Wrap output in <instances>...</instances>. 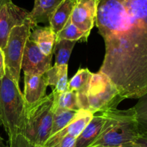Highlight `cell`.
<instances>
[{"mask_svg":"<svg viewBox=\"0 0 147 147\" xmlns=\"http://www.w3.org/2000/svg\"><path fill=\"white\" fill-rule=\"evenodd\" d=\"M106 53L99 71L125 99L147 93V0H98L96 23Z\"/></svg>","mask_w":147,"mask_h":147,"instance_id":"1","label":"cell"},{"mask_svg":"<svg viewBox=\"0 0 147 147\" xmlns=\"http://www.w3.org/2000/svg\"><path fill=\"white\" fill-rule=\"evenodd\" d=\"M27 107L19 84L5 75L0 80V125L8 139L24 134Z\"/></svg>","mask_w":147,"mask_h":147,"instance_id":"2","label":"cell"},{"mask_svg":"<svg viewBox=\"0 0 147 147\" xmlns=\"http://www.w3.org/2000/svg\"><path fill=\"white\" fill-rule=\"evenodd\" d=\"M106 121L98 137L88 147H122L136 141L139 136L136 111L110 110L104 112Z\"/></svg>","mask_w":147,"mask_h":147,"instance_id":"3","label":"cell"},{"mask_svg":"<svg viewBox=\"0 0 147 147\" xmlns=\"http://www.w3.org/2000/svg\"><path fill=\"white\" fill-rule=\"evenodd\" d=\"M76 93L80 110L93 114L117 109L123 100L114 83L100 71L93 73L86 87Z\"/></svg>","mask_w":147,"mask_h":147,"instance_id":"4","label":"cell"},{"mask_svg":"<svg viewBox=\"0 0 147 147\" xmlns=\"http://www.w3.org/2000/svg\"><path fill=\"white\" fill-rule=\"evenodd\" d=\"M55 109L53 92L40 101L27 105L23 135L30 142L41 146L47 142L50 136Z\"/></svg>","mask_w":147,"mask_h":147,"instance_id":"5","label":"cell"},{"mask_svg":"<svg viewBox=\"0 0 147 147\" xmlns=\"http://www.w3.org/2000/svg\"><path fill=\"white\" fill-rule=\"evenodd\" d=\"M32 29L30 20L22 25L13 27L8 37L5 47L3 49L6 75L19 84L21 72L22 60L26 42Z\"/></svg>","mask_w":147,"mask_h":147,"instance_id":"6","label":"cell"},{"mask_svg":"<svg viewBox=\"0 0 147 147\" xmlns=\"http://www.w3.org/2000/svg\"><path fill=\"white\" fill-rule=\"evenodd\" d=\"M29 11L8 0L0 9V48L5 47L13 27L22 25L29 20Z\"/></svg>","mask_w":147,"mask_h":147,"instance_id":"7","label":"cell"},{"mask_svg":"<svg viewBox=\"0 0 147 147\" xmlns=\"http://www.w3.org/2000/svg\"><path fill=\"white\" fill-rule=\"evenodd\" d=\"M52 57L53 55H45L37 45L28 39L24 47L21 68L24 75L45 74L52 67Z\"/></svg>","mask_w":147,"mask_h":147,"instance_id":"8","label":"cell"},{"mask_svg":"<svg viewBox=\"0 0 147 147\" xmlns=\"http://www.w3.org/2000/svg\"><path fill=\"white\" fill-rule=\"evenodd\" d=\"M98 0H76L71 21L88 38L96 23Z\"/></svg>","mask_w":147,"mask_h":147,"instance_id":"9","label":"cell"},{"mask_svg":"<svg viewBox=\"0 0 147 147\" xmlns=\"http://www.w3.org/2000/svg\"><path fill=\"white\" fill-rule=\"evenodd\" d=\"M94 114L84 110H80L73 121L65 128L56 134L50 136L43 147H53L59 143L66 136L77 138L90 121Z\"/></svg>","mask_w":147,"mask_h":147,"instance_id":"10","label":"cell"},{"mask_svg":"<svg viewBox=\"0 0 147 147\" xmlns=\"http://www.w3.org/2000/svg\"><path fill=\"white\" fill-rule=\"evenodd\" d=\"M24 100L27 105L40 101L46 96L48 86L45 73L42 75H24Z\"/></svg>","mask_w":147,"mask_h":147,"instance_id":"11","label":"cell"},{"mask_svg":"<svg viewBox=\"0 0 147 147\" xmlns=\"http://www.w3.org/2000/svg\"><path fill=\"white\" fill-rule=\"evenodd\" d=\"M106 121L104 112L93 116L80 134L76 138V147H88L100 135Z\"/></svg>","mask_w":147,"mask_h":147,"instance_id":"12","label":"cell"},{"mask_svg":"<svg viewBox=\"0 0 147 147\" xmlns=\"http://www.w3.org/2000/svg\"><path fill=\"white\" fill-rule=\"evenodd\" d=\"M63 0H34V7L29 12L28 18L32 29L39 23L49 22L50 17Z\"/></svg>","mask_w":147,"mask_h":147,"instance_id":"13","label":"cell"},{"mask_svg":"<svg viewBox=\"0 0 147 147\" xmlns=\"http://www.w3.org/2000/svg\"><path fill=\"white\" fill-rule=\"evenodd\" d=\"M29 39L32 40L40 51L46 56L53 55V48L56 40V34L50 26H36L30 33Z\"/></svg>","mask_w":147,"mask_h":147,"instance_id":"14","label":"cell"},{"mask_svg":"<svg viewBox=\"0 0 147 147\" xmlns=\"http://www.w3.org/2000/svg\"><path fill=\"white\" fill-rule=\"evenodd\" d=\"M76 0H63L53 13L49 20L50 27L57 34L70 18Z\"/></svg>","mask_w":147,"mask_h":147,"instance_id":"15","label":"cell"},{"mask_svg":"<svg viewBox=\"0 0 147 147\" xmlns=\"http://www.w3.org/2000/svg\"><path fill=\"white\" fill-rule=\"evenodd\" d=\"M67 65L54 66L50 67L45 73L47 85L53 86V91L61 93L67 90Z\"/></svg>","mask_w":147,"mask_h":147,"instance_id":"16","label":"cell"},{"mask_svg":"<svg viewBox=\"0 0 147 147\" xmlns=\"http://www.w3.org/2000/svg\"><path fill=\"white\" fill-rule=\"evenodd\" d=\"M55 108V111L53 115V126L50 136L56 134L65 128L74 119L78 113V111H75L69 109H61L58 107Z\"/></svg>","mask_w":147,"mask_h":147,"instance_id":"17","label":"cell"},{"mask_svg":"<svg viewBox=\"0 0 147 147\" xmlns=\"http://www.w3.org/2000/svg\"><path fill=\"white\" fill-rule=\"evenodd\" d=\"M76 42H77L67 40H56L53 48V54L55 55V65H67Z\"/></svg>","mask_w":147,"mask_h":147,"instance_id":"18","label":"cell"},{"mask_svg":"<svg viewBox=\"0 0 147 147\" xmlns=\"http://www.w3.org/2000/svg\"><path fill=\"white\" fill-rule=\"evenodd\" d=\"M54 94V104L55 107L79 111L80 109L78 102L77 93L73 91L65 90L61 93L53 91Z\"/></svg>","mask_w":147,"mask_h":147,"instance_id":"19","label":"cell"},{"mask_svg":"<svg viewBox=\"0 0 147 147\" xmlns=\"http://www.w3.org/2000/svg\"><path fill=\"white\" fill-rule=\"evenodd\" d=\"M67 40L71 41H82L87 42L88 37L83 32L79 30L71 21V19H69L66 23L64 28L56 34V40ZM55 40V41H56Z\"/></svg>","mask_w":147,"mask_h":147,"instance_id":"20","label":"cell"},{"mask_svg":"<svg viewBox=\"0 0 147 147\" xmlns=\"http://www.w3.org/2000/svg\"><path fill=\"white\" fill-rule=\"evenodd\" d=\"M93 73L88 68L79 69L77 73L67 83V90L78 93L86 87L89 83Z\"/></svg>","mask_w":147,"mask_h":147,"instance_id":"21","label":"cell"},{"mask_svg":"<svg viewBox=\"0 0 147 147\" xmlns=\"http://www.w3.org/2000/svg\"><path fill=\"white\" fill-rule=\"evenodd\" d=\"M134 108L136 111L139 134L147 136V93L139 99Z\"/></svg>","mask_w":147,"mask_h":147,"instance_id":"22","label":"cell"},{"mask_svg":"<svg viewBox=\"0 0 147 147\" xmlns=\"http://www.w3.org/2000/svg\"><path fill=\"white\" fill-rule=\"evenodd\" d=\"M7 147H41L32 143L24 135L17 134L8 139Z\"/></svg>","mask_w":147,"mask_h":147,"instance_id":"23","label":"cell"},{"mask_svg":"<svg viewBox=\"0 0 147 147\" xmlns=\"http://www.w3.org/2000/svg\"><path fill=\"white\" fill-rule=\"evenodd\" d=\"M5 63L3 50L0 48V80L5 76Z\"/></svg>","mask_w":147,"mask_h":147,"instance_id":"24","label":"cell"},{"mask_svg":"<svg viewBox=\"0 0 147 147\" xmlns=\"http://www.w3.org/2000/svg\"><path fill=\"white\" fill-rule=\"evenodd\" d=\"M134 142L141 145L142 147H147V136L139 135V137L136 139Z\"/></svg>","mask_w":147,"mask_h":147,"instance_id":"25","label":"cell"},{"mask_svg":"<svg viewBox=\"0 0 147 147\" xmlns=\"http://www.w3.org/2000/svg\"><path fill=\"white\" fill-rule=\"evenodd\" d=\"M122 147H142L141 145L138 144H136V142H130V143H128L126 144L123 145Z\"/></svg>","mask_w":147,"mask_h":147,"instance_id":"26","label":"cell"},{"mask_svg":"<svg viewBox=\"0 0 147 147\" xmlns=\"http://www.w3.org/2000/svg\"><path fill=\"white\" fill-rule=\"evenodd\" d=\"M8 1V0H0V9H1V7L4 5V3H5L6 1Z\"/></svg>","mask_w":147,"mask_h":147,"instance_id":"27","label":"cell"},{"mask_svg":"<svg viewBox=\"0 0 147 147\" xmlns=\"http://www.w3.org/2000/svg\"><path fill=\"white\" fill-rule=\"evenodd\" d=\"M0 147H4L3 144V139L1 137H0Z\"/></svg>","mask_w":147,"mask_h":147,"instance_id":"28","label":"cell"}]
</instances>
